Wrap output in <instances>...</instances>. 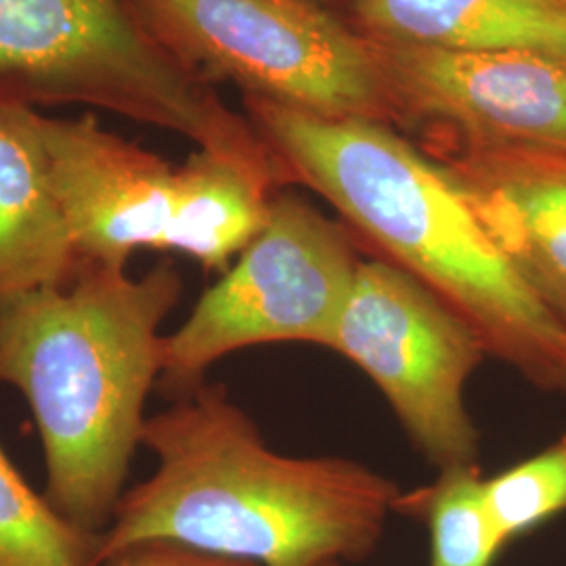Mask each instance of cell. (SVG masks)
<instances>
[{"label":"cell","instance_id":"52a82bcc","mask_svg":"<svg viewBox=\"0 0 566 566\" xmlns=\"http://www.w3.org/2000/svg\"><path fill=\"white\" fill-rule=\"evenodd\" d=\"M327 348L380 388L432 464H476L479 432L464 390L485 346L422 283L382 259L361 261Z\"/></svg>","mask_w":566,"mask_h":566},{"label":"cell","instance_id":"3957f363","mask_svg":"<svg viewBox=\"0 0 566 566\" xmlns=\"http://www.w3.org/2000/svg\"><path fill=\"white\" fill-rule=\"evenodd\" d=\"M181 294L170 261L137 280L82 264L74 282L30 292L0 313V385L15 386L34 413L42 495L86 533L102 535L120 504L163 371L160 325Z\"/></svg>","mask_w":566,"mask_h":566},{"label":"cell","instance_id":"7a4b0ae2","mask_svg":"<svg viewBox=\"0 0 566 566\" xmlns=\"http://www.w3.org/2000/svg\"><path fill=\"white\" fill-rule=\"evenodd\" d=\"M248 120L292 182L332 203L386 263L474 329L486 355L566 390V327L493 243L462 191L385 122L324 118L245 97Z\"/></svg>","mask_w":566,"mask_h":566},{"label":"cell","instance_id":"9c48e42d","mask_svg":"<svg viewBox=\"0 0 566 566\" xmlns=\"http://www.w3.org/2000/svg\"><path fill=\"white\" fill-rule=\"evenodd\" d=\"M367 41L397 116L430 118L468 139L566 151V61Z\"/></svg>","mask_w":566,"mask_h":566},{"label":"cell","instance_id":"8992f818","mask_svg":"<svg viewBox=\"0 0 566 566\" xmlns=\"http://www.w3.org/2000/svg\"><path fill=\"white\" fill-rule=\"evenodd\" d=\"M361 259L340 227L294 193H277L263 231L164 336V390L182 397L227 355L259 344L327 348Z\"/></svg>","mask_w":566,"mask_h":566},{"label":"cell","instance_id":"ac0fdd59","mask_svg":"<svg viewBox=\"0 0 566 566\" xmlns=\"http://www.w3.org/2000/svg\"><path fill=\"white\" fill-rule=\"evenodd\" d=\"M332 566H340V565H332Z\"/></svg>","mask_w":566,"mask_h":566},{"label":"cell","instance_id":"8fae6325","mask_svg":"<svg viewBox=\"0 0 566 566\" xmlns=\"http://www.w3.org/2000/svg\"><path fill=\"white\" fill-rule=\"evenodd\" d=\"M41 116L0 103V313L30 292L74 282L82 269L49 181Z\"/></svg>","mask_w":566,"mask_h":566},{"label":"cell","instance_id":"2e32d148","mask_svg":"<svg viewBox=\"0 0 566 566\" xmlns=\"http://www.w3.org/2000/svg\"><path fill=\"white\" fill-rule=\"evenodd\" d=\"M99 566H256L243 560L203 554L177 544H142L107 558Z\"/></svg>","mask_w":566,"mask_h":566},{"label":"cell","instance_id":"5b68a950","mask_svg":"<svg viewBox=\"0 0 566 566\" xmlns=\"http://www.w3.org/2000/svg\"><path fill=\"white\" fill-rule=\"evenodd\" d=\"M164 51L198 78L324 118H397L371 44L313 0H128Z\"/></svg>","mask_w":566,"mask_h":566},{"label":"cell","instance_id":"4fadbf2b","mask_svg":"<svg viewBox=\"0 0 566 566\" xmlns=\"http://www.w3.org/2000/svg\"><path fill=\"white\" fill-rule=\"evenodd\" d=\"M397 512L424 521L430 566H493L507 544L486 506L476 464L446 468L432 485L401 493Z\"/></svg>","mask_w":566,"mask_h":566},{"label":"cell","instance_id":"6da1fadb","mask_svg":"<svg viewBox=\"0 0 566 566\" xmlns=\"http://www.w3.org/2000/svg\"><path fill=\"white\" fill-rule=\"evenodd\" d=\"M142 446L158 468L122 495L99 535V565L156 542L256 566L364 560L401 497L390 479L353 460L273 451L219 385L147 418Z\"/></svg>","mask_w":566,"mask_h":566},{"label":"cell","instance_id":"5bb4252c","mask_svg":"<svg viewBox=\"0 0 566 566\" xmlns=\"http://www.w3.org/2000/svg\"><path fill=\"white\" fill-rule=\"evenodd\" d=\"M99 535L67 523L0 447V566H99Z\"/></svg>","mask_w":566,"mask_h":566},{"label":"cell","instance_id":"7c38bea8","mask_svg":"<svg viewBox=\"0 0 566 566\" xmlns=\"http://www.w3.org/2000/svg\"><path fill=\"white\" fill-rule=\"evenodd\" d=\"M367 39L443 51H526L566 61V0H348Z\"/></svg>","mask_w":566,"mask_h":566},{"label":"cell","instance_id":"30bf717a","mask_svg":"<svg viewBox=\"0 0 566 566\" xmlns=\"http://www.w3.org/2000/svg\"><path fill=\"white\" fill-rule=\"evenodd\" d=\"M432 160L489 238L566 327V151L437 130Z\"/></svg>","mask_w":566,"mask_h":566},{"label":"cell","instance_id":"e0dca14e","mask_svg":"<svg viewBox=\"0 0 566 566\" xmlns=\"http://www.w3.org/2000/svg\"><path fill=\"white\" fill-rule=\"evenodd\" d=\"M313 2H319V0H313Z\"/></svg>","mask_w":566,"mask_h":566},{"label":"cell","instance_id":"ba28073f","mask_svg":"<svg viewBox=\"0 0 566 566\" xmlns=\"http://www.w3.org/2000/svg\"><path fill=\"white\" fill-rule=\"evenodd\" d=\"M53 196L82 264L126 269L142 250L179 252L187 175L107 130L93 114L41 116Z\"/></svg>","mask_w":566,"mask_h":566},{"label":"cell","instance_id":"9a60e30c","mask_svg":"<svg viewBox=\"0 0 566 566\" xmlns=\"http://www.w3.org/2000/svg\"><path fill=\"white\" fill-rule=\"evenodd\" d=\"M485 497L507 544L566 512V430L537 455L486 479Z\"/></svg>","mask_w":566,"mask_h":566},{"label":"cell","instance_id":"277c9868","mask_svg":"<svg viewBox=\"0 0 566 566\" xmlns=\"http://www.w3.org/2000/svg\"><path fill=\"white\" fill-rule=\"evenodd\" d=\"M0 103L91 105L290 182L252 122L172 60L128 0H0Z\"/></svg>","mask_w":566,"mask_h":566}]
</instances>
